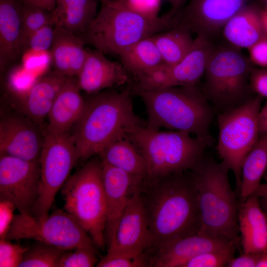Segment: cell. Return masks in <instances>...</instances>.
<instances>
[{"mask_svg":"<svg viewBox=\"0 0 267 267\" xmlns=\"http://www.w3.org/2000/svg\"><path fill=\"white\" fill-rule=\"evenodd\" d=\"M140 194L152 239V253L173 241L198 233L200 210L188 173L144 179Z\"/></svg>","mask_w":267,"mask_h":267,"instance_id":"1","label":"cell"},{"mask_svg":"<svg viewBox=\"0 0 267 267\" xmlns=\"http://www.w3.org/2000/svg\"><path fill=\"white\" fill-rule=\"evenodd\" d=\"M141 124L134 112L129 89L95 94L86 101L71 134L79 160L98 155L108 144L128 136L133 128Z\"/></svg>","mask_w":267,"mask_h":267,"instance_id":"2","label":"cell"},{"mask_svg":"<svg viewBox=\"0 0 267 267\" xmlns=\"http://www.w3.org/2000/svg\"><path fill=\"white\" fill-rule=\"evenodd\" d=\"M225 164L204 156L188 173L193 184L200 213L198 233L229 240L240 245L239 203Z\"/></svg>","mask_w":267,"mask_h":267,"instance_id":"3","label":"cell"},{"mask_svg":"<svg viewBox=\"0 0 267 267\" xmlns=\"http://www.w3.org/2000/svg\"><path fill=\"white\" fill-rule=\"evenodd\" d=\"M144 103L149 127L209 135L213 106L197 85L136 92Z\"/></svg>","mask_w":267,"mask_h":267,"instance_id":"4","label":"cell"},{"mask_svg":"<svg viewBox=\"0 0 267 267\" xmlns=\"http://www.w3.org/2000/svg\"><path fill=\"white\" fill-rule=\"evenodd\" d=\"M159 130L141 124L127 135L145 160L146 180L191 170L212 142L209 135L199 137L184 132Z\"/></svg>","mask_w":267,"mask_h":267,"instance_id":"5","label":"cell"},{"mask_svg":"<svg viewBox=\"0 0 267 267\" xmlns=\"http://www.w3.org/2000/svg\"><path fill=\"white\" fill-rule=\"evenodd\" d=\"M174 27L167 14L145 17L132 10L120 0L102 2V6L82 36L104 54L119 55L138 41Z\"/></svg>","mask_w":267,"mask_h":267,"instance_id":"6","label":"cell"},{"mask_svg":"<svg viewBox=\"0 0 267 267\" xmlns=\"http://www.w3.org/2000/svg\"><path fill=\"white\" fill-rule=\"evenodd\" d=\"M60 193L64 210L89 234L95 246L106 245V206L100 157L92 158L70 176Z\"/></svg>","mask_w":267,"mask_h":267,"instance_id":"7","label":"cell"},{"mask_svg":"<svg viewBox=\"0 0 267 267\" xmlns=\"http://www.w3.org/2000/svg\"><path fill=\"white\" fill-rule=\"evenodd\" d=\"M240 49L229 44L215 46L209 58L201 89L219 113L236 107L252 97L250 76L254 66Z\"/></svg>","mask_w":267,"mask_h":267,"instance_id":"8","label":"cell"},{"mask_svg":"<svg viewBox=\"0 0 267 267\" xmlns=\"http://www.w3.org/2000/svg\"><path fill=\"white\" fill-rule=\"evenodd\" d=\"M262 101L257 95L218 115L217 150L222 162L234 174L238 193L243 162L260 136L258 116Z\"/></svg>","mask_w":267,"mask_h":267,"instance_id":"9","label":"cell"},{"mask_svg":"<svg viewBox=\"0 0 267 267\" xmlns=\"http://www.w3.org/2000/svg\"><path fill=\"white\" fill-rule=\"evenodd\" d=\"M79 160L70 134L45 132L39 159V190L33 216L42 220L48 216L57 193L60 190Z\"/></svg>","mask_w":267,"mask_h":267,"instance_id":"10","label":"cell"},{"mask_svg":"<svg viewBox=\"0 0 267 267\" xmlns=\"http://www.w3.org/2000/svg\"><path fill=\"white\" fill-rule=\"evenodd\" d=\"M5 239H33L65 251L95 246L79 222L61 209L56 210L44 220L33 215H15Z\"/></svg>","mask_w":267,"mask_h":267,"instance_id":"11","label":"cell"},{"mask_svg":"<svg viewBox=\"0 0 267 267\" xmlns=\"http://www.w3.org/2000/svg\"><path fill=\"white\" fill-rule=\"evenodd\" d=\"M215 47L212 39L197 36L185 57L174 65L162 64L149 72L134 76V89L152 90L169 87L197 85L204 76Z\"/></svg>","mask_w":267,"mask_h":267,"instance_id":"12","label":"cell"},{"mask_svg":"<svg viewBox=\"0 0 267 267\" xmlns=\"http://www.w3.org/2000/svg\"><path fill=\"white\" fill-rule=\"evenodd\" d=\"M40 180L39 161L0 156V200L13 204L20 214L33 215Z\"/></svg>","mask_w":267,"mask_h":267,"instance_id":"13","label":"cell"},{"mask_svg":"<svg viewBox=\"0 0 267 267\" xmlns=\"http://www.w3.org/2000/svg\"><path fill=\"white\" fill-rule=\"evenodd\" d=\"M248 0H188L174 16L175 26L184 27L197 36L212 39Z\"/></svg>","mask_w":267,"mask_h":267,"instance_id":"14","label":"cell"},{"mask_svg":"<svg viewBox=\"0 0 267 267\" xmlns=\"http://www.w3.org/2000/svg\"><path fill=\"white\" fill-rule=\"evenodd\" d=\"M152 247V239L140 192L134 195L123 212L106 255H141Z\"/></svg>","mask_w":267,"mask_h":267,"instance_id":"15","label":"cell"},{"mask_svg":"<svg viewBox=\"0 0 267 267\" xmlns=\"http://www.w3.org/2000/svg\"><path fill=\"white\" fill-rule=\"evenodd\" d=\"M102 162L106 206L105 235L108 247L123 212L133 196L140 192L145 178Z\"/></svg>","mask_w":267,"mask_h":267,"instance_id":"16","label":"cell"},{"mask_svg":"<svg viewBox=\"0 0 267 267\" xmlns=\"http://www.w3.org/2000/svg\"><path fill=\"white\" fill-rule=\"evenodd\" d=\"M38 126L25 116H3L0 122V155L39 161L44 136Z\"/></svg>","mask_w":267,"mask_h":267,"instance_id":"17","label":"cell"},{"mask_svg":"<svg viewBox=\"0 0 267 267\" xmlns=\"http://www.w3.org/2000/svg\"><path fill=\"white\" fill-rule=\"evenodd\" d=\"M232 247L237 248L229 240L197 233L173 241L154 251L151 267H182L199 254Z\"/></svg>","mask_w":267,"mask_h":267,"instance_id":"18","label":"cell"},{"mask_svg":"<svg viewBox=\"0 0 267 267\" xmlns=\"http://www.w3.org/2000/svg\"><path fill=\"white\" fill-rule=\"evenodd\" d=\"M77 77L80 89L94 94L130 81L129 73L121 63L108 59L96 49L88 50L86 61Z\"/></svg>","mask_w":267,"mask_h":267,"instance_id":"19","label":"cell"},{"mask_svg":"<svg viewBox=\"0 0 267 267\" xmlns=\"http://www.w3.org/2000/svg\"><path fill=\"white\" fill-rule=\"evenodd\" d=\"M23 0H0V70L23 54Z\"/></svg>","mask_w":267,"mask_h":267,"instance_id":"20","label":"cell"},{"mask_svg":"<svg viewBox=\"0 0 267 267\" xmlns=\"http://www.w3.org/2000/svg\"><path fill=\"white\" fill-rule=\"evenodd\" d=\"M238 224L243 253L267 252V216L254 194L239 202Z\"/></svg>","mask_w":267,"mask_h":267,"instance_id":"21","label":"cell"},{"mask_svg":"<svg viewBox=\"0 0 267 267\" xmlns=\"http://www.w3.org/2000/svg\"><path fill=\"white\" fill-rule=\"evenodd\" d=\"M85 44L82 37L55 26L54 38L49 51L53 71L68 77L77 76L88 54Z\"/></svg>","mask_w":267,"mask_h":267,"instance_id":"22","label":"cell"},{"mask_svg":"<svg viewBox=\"0 0 267 267\" xmlns=\"http://www.w3.org/2000/svg\"><path fill=\"white\" fill-rule=\"evenodd\" d=\"M77 79L68 77L57 95L48 113L46 131L69 133L80 118L86 101L81 94Z\"/></svg>","mask_w":267,"mask_h":267,"instance_id":"23","label":"cell"},{"mask_svg":"<svg viewBox=\"0 0 267 267\" xmlns=\"http://www.w3.org/2000/svg\"><path fill=\"white\" fill-rule=\"evenodd\" d=\"M68 78L53 71L35 82L24 99L22 109L25 116L38 126L42 124Z\"/></svg>","mask_w":267,"mask_h":267,"instance_id":"24","label":"cell"},{"mask_svg":"<svg viewBox=\"0 0 267 267\" xmlns=\"http://www.w3.org/2000/svg\"><path fill=\"white\" fill-rule=\"evenodd\" d=\"M222 32L231 45L248 49L265 34L261 9L253 5H246L226 22Z\"/></svg>","mask_w":267,"mask_h":267,"instance_id":"25","label":"cell"},{"mask_svg":"<svg viewBox=\"0 0 267 267\" xmlns=\"http://www.w3.org/2000/svg\"><path fill=\"white\" fill-rule=\"evenodd\" d=\"M55 26L82 37L97 15L96 0H57L52 11Z\"/></svg>","mask_w":267,"mask_h":267,"instance_id":"26","label":"cell"},{"mask_svg":"<svg viewBox=\"0 0 267 267\" xmlns=\"http://www.w3.org/2000/svg\"><path fill=\"white\" fill-rule=\"evenodd\" d=\"M98 156L108 164L144 178L147 169L143 156L128 136L118 138L106 146Z\"/></svg>","mask_w":267,"mask_h":267,"instance_id":"27","label":"cell"},{"mask_svg":"<svg viewBox=\"0 0 267 267\" xmlns=\"http://www.w3.org/2000/svg\"><path fill=\"white\" fill-rule=\"evenodd\" d=\"M267 168V135H260L245 157L241 168L240 202L253 195Z\"/></svg>","mask_w":267,"mask_h":267,"instance_id":"28","label":"cell"},{"mask_svg":"<svg viewBox=\"0 0 267 267\" xmlns=\"http://www.w3.org/2000/svg\"><path fill=\"white\" fill-rule=\"evenodd\" d=\"M119 56L122 65L134 76L149 72L164 63L151 36L136 43Z\"/></svg>","mask_w":267,"mask_h":267,"instance_id":"29","label":"cell"},{"mask_svg":"<svg viewBox=\"0 0 267 267\" xmlns=\"http://www.w3.org/2000/svg\"><path fill=\"white\" fill-rule=\"evenodd\" d=\"M192 33L184 27L177 26L151 36L164 64L174 65L185 57L194 43Z\"/></svg>","mask_w":267,"mask_h":267,"instance_id":"30","label":"cell"},{"mask_svg":"<svg viewBox=\"0 0 267 267\" xmlns=\"http://www.w3.org/2000/svg\"><path fill=\"white\" fill-rule=\"evenodd\" d=\"M66 251L37 241L29 247L19 267H57L62 256Z\"/></svg>","mask_w":267,"mask_h":267,"instance_id":"31","label":"cell"},{"mask_svg":"<svg viewBox=\"0 0 267 267\" xmlns=\"http://www.w3.org/2000/svg\"><path fill=\"white\" fill-rule=\"evenodd\" d=\"M50 23L53 24L52 11L24 2L22 28L23 53L29 36L44 26Z\"/></svg>","mask_w":267,"mask_h":267,"instance_id":"32","label":"cell"},{"mask_svg":"<svg viewBox=\"0 0 267 267\" xmlns=\"http://www.w3.org/2000/svg\"><path fill=\"white\" fill-rule=\"evenodd\" d=\"M96 246H84L66 251L57 267H91L98 263Z\"/></svg>","mask_w":267,"mask_h":267,"instance_id":"33","label":"cell"},{"mask_svg":"<svg viewBox=\"0 0 267 267\" xmlns=\"http://www.w3.org/2000/svg\"><path fill=\"white\" fill-rule=\"evenodd\" d=\"M236 247L209 251L192 258L182 267H226L234 257Z\"/></svg>","mask_w":267,"mask_h":267,"instance_id":"34","label":"cell"},{"mask_svg":"<svg viewBox=\"0 0 267 267\" xmlns=\"http://www.w3.org/2000/svg\"><path fill=\"white\" fill-rule=\"evenodd\" d=\"M151 253L148 251L136 256L106 255L97 264L98 267H151Z\"/></svg>","mask_w":267,"mask_h":267,"instance_id":"35","label":"cell"},{"mask_svg":"<svg viewBox=\"0 0 267 267\" xmlns=\"http://www.w3.org/2000/svg\"><path fill=\"white\" fill-rule=\"evenodd\" d=\"M10 241L7 239L0 240V267H19L29 247Z\"/></svg>","mask_w":267,"mask_h":267,"instance_id":"36","label":"cell"},{"mask_svg":"<svg viewBox=\"0 0 267 267\" xmlns=\"http://www.w3.org/2000/svg\"><path fill=\"white\" fill-rule=\"evenodd\" d=\"M54 28L53 24H48L32 34L27 41L23 53L28 50L49 51L54 38Z\"/></svg>","mask_w":267,"mask_h":267,"instance_id":"37","label":"cell"},{"mask_svg":"<svg viewBox=\"0 0 267 267\" xmlns=\"http://www.w3.org/2000/svg\"><path fill=\"white\" fill-rule=\"evenodd\" d=\"M132 10L145 17L154 19L159 17L161 0H120Z\"/></svg>","mask_w":267,"mask_h":267,"instance_id":"38","label":"cell"},{"mask_svg":"<svg viewBox=\"0 0 267 267\" xmlns=\"http://www.w3.org/2000/svg\"><path fill=\"white\" fill-rule=\"evenodd\" d=\"M249 59L253 64L267 68V35L265 34L248 48Z\"/></svg>","mask_w":267,"mask_h":267,"instance_id":"39","label":"cell"},{"mask_svg":"<svg viewBox=\"0 0 267 267\" xmlns=\"http://www.w3.org/2000/svg\"><path fill=\"white\" fill-rule=\"evenodd\" d=\"M23 66L29 71L37 67H46L51 62L49 51L28 50L23 53Z\"/></svg>","mask_w":267,"mask_h":267,"instance_id":"40","label":"cell"},{"mask_svg":"<svg viewBox=\"0 0 267 267\" xmlns=\"http://www.w3.org/2000/svg\"><path fill=\"white\" fill-rule=\"evenodd\" d=\"M250 84L253 92L267 98V69L254 67L250 76Z\"/></svg>","mask_w":267,"mask_h":267,"instance_id":"41","label":"cell"},{"mask_svg":"<svg viewBox=\"0 0 267 267\" xmlns=\"http://www.w3.org/2000/svg\"><path fill=\"white\" fill-rule=\"evenodd\" d=\"M13 204L9 202L0 200V239H5L7 233L13 220Z\"/></svg>","mask_w":267,"mask_h":267,"instance_id":"42","label":"cell"},{"mask_svg":"<svg viewBox=\"0 0 267 267\" xmlns=\"http://www.w3.org/2000/svg\"><path fill=\"white\" fill-rule=\"evenodd\" d=\"M261 254L243 253L239 256L232 258L228 263L227 267H257Z\"/></svg>","mask_w":267,"mask_h":267,"instance_id":"43","label":"cell"},{"mask_svg":"<svg viewBox=\"0 0 267 267\" xmlns=\"http://www.w3.org/2000/svg\"><path fill=\"white\" fill-rule=\"evenodd\" d=\"M259 132L260 135H267V102L261 107L258 116Z\"/></svg>","mask_w":267,"mask_h":267,"instance_id":"44","label":"cell"},{"mask_svg":"<svg viewBox=\"0 0 267 267\" xmlns=\"http://www.w3.org/2000/svg\"><path fill=\"white\" fill-rule=\"evenodd\" d=\"M23 1L26 3L52 11L55 7L57 0H23Z\"/></svg>","mask_w":267,"mask_h":267,"instance_id":"45","label":"cell"},{"mask_svg":"<svg viewBox=\"0 0 267 267\" xmlns=\"http://www.w3.org/2000/svg\"><path fill=\"white\" fill-rule=\"evenodd\" d=\"M171 3L172 9L167 14L171 17H173L183 7L184 0H168Z\"/></svg>","mask_w":267,"mask_h":267,"instance_id":"46","label":"cell"},{"mask_svg":"<svg viewBox=\"0 0 267 267\" xmlns=\"http://www.w3.org/2000/svg\"><path fill=\"white\" fill-rule=\"evenodd\" d=\"M253 194L258 198L267 196V181L261 183Z\"/></svg>","mask_w":267,"mask_h":267,"instance_id":"47","label":"cell"},{"mask_svg":"<svg viewBox=\"0 0 267 267\" xmlns=\"http://www.w3.org/2000/svg\"><path fill=\"white\" fill-rule=\"evenodd\" d=\"M261 18L264 33L267 35V6L261 9Z\"/></svg>","mask_w":267,"mask_h":267,"instance_id":"48","label":"cell"},{"mask_svg":"<svg viewBox=\"0 0 267 267\" xmlns=\"http://www.w3.org/2000/svg\"><path fill=\"white\" fill-rule=\"evenodd\" d=\"M257 267H267V252L262 254Z\"/></svg>","mask_w":267,"mask_h":267,"instance_id":"49","label":"cell"},{"mask_svg":"<svg viewBox=\"0 0 267 267\" xmlns=\"http://www.w3.org/2000/svg\"><path fill=\"white\" fill-rule=\"evenodd\" d=\"M259 200L261 207L267 216V196L260 197Z\"/></svg>","mask_w":267,"mask_h":267,"instance_id":"50","label":"cell"},{"mask_svg":"<svg viewBox=\"0 0 267 267\" xmlns=\"http://www.w3.org/2000/svg\"><path fill=\"white\" fill-rule=\"evenodd\" d=\"M264 177H265L266 181H267V170H266V171L265 172Z\"/></svg>","mask_w":267,"mask_h":267,"instance_id":"51","label":"cell"},{"mask_svg":"<svg viewBox=\"0 0 267 267\" xmlns=\"http://www.w3.org/2000/svg\"><path fill=\"white\" fill-rule=\"evenodd\" d=\"M262 1L265 4L266 7L267 6V0H262Z\"/></svg>","mask_w":267,"mask_h":267,"instance_id":"52","label":"cell"},{"mask_svg":"<svg viewBox=\"0 0 267 267\" xmlns=\"http://www.w3.org/2000/svg\"><path fill=\"white\" fill-rule=\"evenodd\" d=\"M102 2H107V1H112V0H100Z\"/></svg>","mask_w":267,"mask_h":267,"instance_id":"53","label":"cell"}]
</instances>
